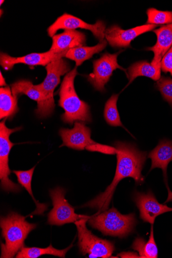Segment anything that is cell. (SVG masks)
Instances as JSON below:
<instances>
[{"mask_svg":"<svg viewBox=\"0 0 172 258\" xmlns=\"http://www.w3.org/2000/svg\"><path fill=\"white\" fill-rule=\"evenodd\" d=\"M153 32L157 35V42L154 46L147 48V50L152 51L154 53L151 64L159 66L161 65L162 59L172 46V30L168 25L162 26Z\"/></svg>","mask_w":172,"mask_h":258,"instance_id":"ac0fdd59","label":"cell"},{"mask_svg":"<svg viewBox=\"0 0 172 258\" xmlns=\"http://www.w3.org/2000/svg\"><path fill=\"white\" fill-rule=\"evenodd\" d=\"M17 213L12 212L6 217H2L0 226L6 243H2V258H12L24 246V241L29 233L37 227L26 220Z\"/></svg>","mask_w":172,"mask_h":258,"instance_id":"3957f363","label":"cell"},{"mask_svg":"<svg viewBox=\"0 0 172 258\" xmlns=\"http://www.w3.org/2000/svg\"><path fill=\"white\" fill-rule=\"evenodd\" d=\"M122 51L113 54L105 53L99 59L93 61V72L87 78L95 90L101 92L105 91V85L116 69L124 70L127 74V70L118 63V56Z\"/></svg>","mask_w":172,"mask_h":258,"instance_id":"9c48e42d","label":"cell"},{"mask_svg":"<svg viewBox=\"0 0 172 258\" xmlns=\"http://www.w3.org/2000/svg\"><path fill=\"white\" fill-rule=\"evenodd\" d=\"M161 68L163 72L169 73L172 76V46L162 59Z\"/></svg>","mask_w":172,"mask_h":258,"instance_id":"83f0119b","label":"cell"},{"mask_svg":"<svg viewBox=\"0 0 172 258\" xmlns=\"http://www.w3.org/2000/svg\"><path fill=\"white\" fill-rule=\"evenodd\" d=\"M148 19L147 25H165L171 24L172 12H163L155 9L151 8L147 11Z\"/></svg>","mask_w":172,"mask_h":258,"instance_id":"484cf974","label":"cell"},{"mask_svg":"<svg viewBox=\"0 0 172 258\" xmlns=\"http://www.w3.org/2000/svg\"><path fill=\"white\" fill-rule=\"evenodd\" d=\"M60 135L63 140V145L69 148L90 151L91 148L97 144L91 138V130L85 123L77 122L72 129L61 128Z\"/></svg>","mask_w":172,"mask_h":258,"instance_id":"8fae6325","label":"cell"},{"mask_svg":"<svg viewBox=\"0 0 172 258\" xmlns=\"http://www.w3.org/2000/svg\"><path fill=\"white\" fill-rule=\"evenodd\" d=\"M73 246L71 244L68 247L60 250L52 246L51 244L46 248L23 247L16 255V258H36L41 255L49 254L65 257L66 253Z\"/></svg>","mask_w":172,"mask_h":258,"instance_id":"603a6c76","label":"cell"},{"mask_svg":"<svg viewBox=\"0 0 172 258\" xmlns=\"http://www.w3.org/2000/svg\"><path fill=\"white\" fill-rule=\"evenodd\" d=\"M18 99L15 98L9 87L0 88V119L12 120L19 110Z\"/></svg>","mask_w":172,"mask_h":258,"instance_id":"44dd1931","label":"cell"},{"mask_svg":"<svg viewBox=\"0 0 172 258\" xmlns=\"http://www.w3.org/2000/svg\"><path fill=\"white\" fill-rule=\"evenodd\" d=\"M5 1H3V0H2L1 2H0V6H2L3 4L4 3Z\"/></svg>","mask_w":172,"mask_h":258,"instance_id":"4dcf8cb0","label":"cell"},{"mask_svg":"<svg viewBox=\"0 0 172 258\" xmlns=\"http://www.w3.org/2000/svg\"><path fill=\"white\" fill-rule=\"evenodd\" d=\"M5 119L0 123V180L3 189L8 192H18L21 190V186L9 178L11 171L9 166V155L15 144L10 140L13 133L19 131L21 127L10 129L7 127Z\"/></svg>","mask_w":172,"mask_h":258,"instance_id":"52a82bcc","label":"cell"},{"mask_svg":"<svg viewBox=\"0 0 172 258\" xmlns=\"http://www.w3.org/2000/svg\"><path fill=\"white\" fill-rule=\"evenodd\" d=\"M47 75L44 81L35 87L42 94L45 100L44 118L53 112L55 105L54 91L61 82V77L70 72V66L63 58H56L45 67Z\"/></svg>","mask_w":172,"mask_h":258,"instance_id":"5b68a950","label":"cell"},{"mask_svg":"<svg viewBox=\"0 0 172 258\" xmlns=\"http://www.w3.org/2000/svg\"><path fill=\"white\" fill-rule=\"evenodd\" d=\"M107 41L102 42L94 46H81L69 50L65 57L75 61L76 67L81 65L84 61L91 58L93 55L102 51L107 45Z\"/></svg>","mask_w":172,"mask_h":258,"instance_id":"ffe728a7","label":"cell"},{"mask_svg":"<svg viewBox=\"0 0 172 258\" xmlns=\"http://www.w3.org/2000/svg\"><path fill=\"white\" fill-rule=\"evenodd\" d=\"M118 255L121 257H140L139 255L137 254L132 252H121Z\"/></svg>","mask_w":172,"mask_h":258,"instance_id":"f1b7e54d","label":"cell"},{"mask_svg":"<svg viewBox=\"0 0 172 258\" xmlns=\"http://www.w3.org/2000/svg\"><path fill=\"white\" fill-rule=\"evenodd\" d=\"M35 167L27 171H13L17 177L20 184L28 192L34 201L36 208L31 215H42L47 209L48 206L45 204L39 203L34 198L32 190V180Z\"/></svg>","mask_w":172,"mask_h":258,"instance_id":"7402d4cb","label":"cell"},{"mask_svg":"<svg viewBox=\"0 0 172 258\" xmlns=\"http://www.w3.org/2000/svg\"><path fill=\"white\" fill-rule=\"evenodd\" d=\"M88 224L104 235L124 238L134 230L136 224L134 214L124 215L115 208L90 217Z\"/></svg>","mask_w":172,"mask_h":258,"instance_id":"277c9868","label":"cell"},{"mask_svg":"<svg viewBox=\"0 0 172 258\" xmlns=\"http://www.w3.org/2000/svg\"><path fill=\"white\" fill-rule=\"evenodd\" d=\"M77 74L76 67L65 77L59 93V106L65 110L61 118L70 125L77 122L88 123L92 121L89 106L79 98L75 90L74 82Z\"/></svg>","mask_w":172,"mask_h":258,"instance_id":"7a4b0ae2","label":"cell"},{"mask_svg":"<svg viewBox=\"0 0 172 258\" xmlns=\"http://www.w3.org/2000/svg\"><path fill=\"white\" fill-rule=\"evenodd\" d=\"M161 65L153 66L146 61H139L132 64L128 69L127 75L129 80L128 85L136 78L141 76L158 81L161 78Z\"/></svg>","mask_w":172,"mask_h":258,"instance_id":"d6986e66","label":"cell"},{"mask_svg":"<svg viewBox=\"0 0 172 258\" xmlns=\"http://www.w3.org/2000/svg\"><path fill=\"white\" fill-rule=\"evenodd\" d=\"M168 26H169V27H170V28L171 29V30H172V23H171V24H169V25H168Z\"/></svg>","mask_w":172,"mask_h":258,"instance_id":"1f68e13d","label":"cell"},{"mask_svg":"<svg viewBox=\"0 0 172 258\" xmlns=\"http://www.w3.org/2000/svg\"><path fill=\"white\" fill-rule=\"evenodd\" d=\"M0 80H1V81H0V85L1 86H7V83L6 82L5 79L4 78V76L2 75V73L0 74Z\"/></svg>","mask_w":172,"mask_h":258,"instance_id":"f546056e","label":"cell"},{"mask_svg":"<svg viewBox=\"0 0 172 258\" xmlns=\"http://www.w3.org/2000/svg\"><path fill=\"white\" fill-rule=\"evenodd\" d=\"M119 95H113L105 104L104 115L108 124L111 126H121L122 124L117 106Z\"/></svg>","mask_w":172,"mask_h":258,"instance_id":"d4e9b609","label":"cell"},{"mask_svg":"<svg viewBox=\"0 0 172 258\" xmlns=\"http://www.w3.org/2000/svg\"><path fill=\"white\" fill-rule=\"evenodd\" d=\"M81 28L90 31L100 42L104 40L106 25L102 21H98L94 25H90L79 18L64 14L47 29L49 36L53 37L60 30H75Z\"/></svg>","mask_w":172,"mask_h":258,"instance_id":"30bf717a","label":"cell"},{"mask_svg":"<svg viewBox=\"0 0 172 258\" xmlns=\"http://www.w3.org/2000/svg\"><path fill=\"white\" fill-rule=\"evenodd\" d=\"M156 87L160 92L163 99L172 108V79L162 77L157 81Z\"/></svg>","mask_w":172,"mask_h":258,"instance_id":"4316f807","label":"cell"},{"mask_svg":"<svg viewBox=\"0 0 172 258\" xmlns=\"http://www.w3.org/2000/svg\"><path fill=\"white\" fill-rule=\"evenodd\" d=\"M13 96L18 99L19 96L26 95L31 99L37 102V109L35 113L40 118H44L45 100L41 92L34 85L31 81L21 80L11 85Z\"/></svg>","mask_w":172,"mask_h":258,"instance_id":"e0dca14e","label":"cell"},{"mask_svg":"<svg viewBox=\"0 0 172 258\" xmlns=\"http://www.w3.org/2000/svg\"><path fill=\"white\" fill-rule=\"evenodd\" d=\"M50 51L54 54L67 53L69 50L85 45L86 37L82 32L75 30H65L64 33L54 35Z\"/></svg>","mask_w":172,"mask_h":258,"instance_id":"2e32d148","label":"cell"},{"mask_svg":"<svg viewBox=\"0 0 172 258\" xmlns=\"http://www.w3.org/2000/svg\"><path fill=\"white\" fill-rule=\"evenodd\" d=\"M157 27L155 25H146L124 30L114 25L106 30L105 37L109 44L114 48H128L131 43L137 36L150 32Z\"/></svg>","mask_w":172,"mask_h":258,"instance_id":"4fadbf2b","label":"cell"},{"mask_svg":"<svg viewBox=\"0 0 172 258\" xmlns=\"http://www.w3.org/2000/svg\"><path fill=\"white\" fill-rule=\"evenodd\" d=\"M148 157L152 160L150 171L155 169H162L164 180L168 190V198L165 203L172 201V192L167 183V168L169 163L172 161V142L166 139L161 140L158 145L149 154Z\"/></svg>","mask_w":172,"mask_h":258,"instance_id":"9a60e30c","label":"cell"},{"mask_svg":"<svg viewBox=\"0 0 172 258\" xmlns=\"http://www.w3.org/2000/svg\"><path fill=\"white\" fill-rule=\"evenodd\" d=\"M66 53L54 54L48 51L43 53H32L23 57H13L8 54L2 53L0 63L7 71L12 69L14 65L18 63L26 64L31 67L45 66L56 58L65 57Z\"/></svg>","mask_w":172,"mask_h":258,"instance_id":"5bb4252c","label":"cell"},{"mask_svg":"<svg viewBox=\"0 0 172 258\" xmlns=\"http://www.w3.org/2000/svg\"><path fill=\"white\" fill-rule=\"evenodd\" d=\"M66 191L61 187L50 191L53 208L48 214L47 222L51 225L62 226L66 224L75 223L82 219L90 217L76 214L75 208L66 200Z\"/></svg>","mask_w":172,"mask_h":258,"instance_id":"ba28073f","label":"cell"},{"mask_svg":"<svg viewBox=\"0 0 172 258\" xmlns=\"http://www.w3.org/2000/svg\"><path fill=\"white\" fill-rule=\"evenodd\" d=\"M89 219H82L75 223L78 232V245L83 255L89 257H114L112 254L115 249L113 242L98 238L88 229L86 223Z\"/></svg>","mask_w":172,"mask_h":258,"instance_id":"8992f818","label":"cell"},{"mask_svg":"<svg viewBox=\"0 0 172 258\" xmlns=\"http://www.w3.org/2000/svg\"><path fill=\"white\" fill-rule=\"evenodd\" d=\"M114 146L116 149L117 166L113 181L104 192L83 206L97 209V214L108 209L116 187L121 180L132 177L137 184L144 182L141 171L146 160V152L140 151L135 145L130 143L117 142Z\"/></svg>","mask_w":172,"mask_h":258,"instance_id":"6da1fadb","label":"cell"},{"mask_svg":"<svg viewBox=\"0 0 172 258\" xmlns=\"http://www.w3.org/2000/svg\"><path fill=\"white\" fill-rule=\"evenodd\" d=\"M3 13V10H1V16H2Z\"/></svg>","mask_w":172,"mask_h":258,"instance_id":"d6a6232c","label":"cell"},{"mask_svg":"<svg viewBox=\"0 0 172 258\" xmlns=\"http://www.w3.org/2000/svg\"><path fill=\"white\" fill-rule=\"evenodd\" d=\"M134 199L140 211V218L144 222L149 223L152 225L158 216L172 212V208L159 203L151 191L146 194L136 192Z\"/></svg>","mask_w":172,"mask_h":258,"instance_id":"7c38bea8","label":"cell"},{"mask_svg":"<svg viewBox=\"0 0 172 258\" xmlns=\"http://www.w3.org/2000/svg\"><path fill=\"white\" fill-rule=\"evenodd\" d=\"M153 225L151 226L150 238L147 242L142 238L138 237L133 244L132 248L138 252L140 257H158V248L154 239Z\"/></svg>","mask_w":172,"mask_h":258,"instance_id":"cb8c5ba5","label":"cell"}]
</instances>
